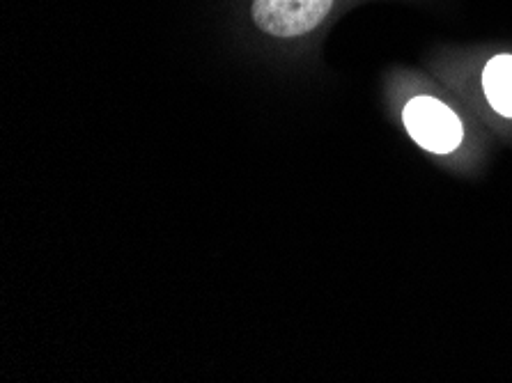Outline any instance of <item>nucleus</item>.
<instances>
[{"instance_id":"1","label":"nucleus","mask_w":512,"mask_h":383,"mask_svg":"<svg viewBox=\"0 0 512 383\" xmlns=\"http://www.w3.org/2000/svg\"><path fill=\"white\" fill-rule=\"evenodd\" d=\"M402 122L409 136L428 152L451 154L462 143L464 129L460 117L434 97L411 99L402 111Z\"/></svg>"},{"instance_id":"2","label":"nucleus","mask_w":512,"mask_h":383,"mask_svg":"<svg viewBox=\"0 0 512 383\" xmlns=\"http://www.w3.org/2000/svg\"><path fill=\"white\" fill-rule=\"evenodd\" d=\"M333 0H253L251 17L271 37H301L329 17Z\"/></svg>"},{"instance_id":"3","label":"nucleus","mask_w":512,"mask_h":383,"mask_svg":"<svg viewBox=\"0 0 512 383\" xmlns=\"http://www.w3.org/2000/svg\"><path fill=\"white\" fill-rule=\"evenodd\" d=\"M483 90L492 108L503 117H512V56L503 53L487 62Z\"/></svg>"}]
</instances>
